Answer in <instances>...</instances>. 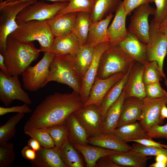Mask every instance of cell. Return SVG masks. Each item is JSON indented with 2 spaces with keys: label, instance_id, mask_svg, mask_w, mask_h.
I'll use <instances>...</instances> for the list:
<instances>
[{
  "label": "cell",
  "instance_id": "680465c9",
  "mask_svg": "<svg viewBox=\"0 0 167 167\" xmlns=\"http://www.w3.org/2000/svg\"><path fill=\"white\" fill-rule=\"evenodd\" d=\"M18 0H6L3 2H10L17 1Z\"/></svg>",
  "mask_w": 167,
  "mask_h": 167
},
{
  "label": "cell",
  "instance_id": "f6af8a7d",
  "mask_svg": "<svg viewBox=\"0 0 167 167\" xmlns=\"http://www.w3.org/2000/svg\"><path fill=\"white\" fill-rule=\"evenodd\" d=\"M155 0H124L123 2L127 15L139 6L146 3L154 2Z\"/></svg>",
  "mask_w": 167,
  "mask_h": 167
},
{
  "label": "cell",
  "instance_id": "f35d334b",
  "mask_svg": "<svg viewBox=\"0 0 167 167\" xmlns=\"http://www.w3.org/2000/svg\"><path fill=\"white\" fill-rule=\"evenodd\" d=\"M24 131L26 135L37 140L42 147L49 148L55 147L53 139L46 128H33Z\"/></svg>",
  "mask_w": 167,
  "mask_h": 167
},
{
  "label": "cell",
  "instance_id": "cb8c5ba5",
  "mask_svg": "<svg viewBox=\"0 0 167 167\" xmlns=\"http://www.w3.org/2000/svg\"><path fill=\"white\" fill-rule=\"evenodd\" d=\"M113 16L112 14L91 25L86 44L91 46L104 42L109 41L107 29L108 25Z\"/></svg>",
  "mask_w": 167,
  "mask_h": 167
},
{
  "label": "cell",
  "instance_id": "ffe728a7",
  "mask_svg": "<svg viewBox=\"0 0 167 167\" xmlns=\"http://www.w3.org/2000/svg\"><path fill=\"white\" fill-rule=\"evenodd\" d=\"M36 152L35 159L30 161L32 167H66L61 156L60 149L56 147H42Z\"/></svg>",
  "mask_w": 167,
  "mask_h": 167
},
{
  "label": "cell",
  "instance_id": "52a82bcc",
  "mask_svg": "<svg viewBox=\"0 0 167 167\" xmlns=\"http://www.w3.org/2000/svg\"><path fill=\"white\" fill-rule=\"evenodd\" d=\"M44 53L35 65L29 66L21 75L23 87L30 92L36 91L47 84L50 66L54 54L51 52Z\"/></svg>",
  "mask_w": 167,
  "mask_h": 167
},
{
  "label": "cell",
  "instance_id": "f5cc1de1",
  "mask_svg": "<svg viewBox=\"0 0 167 167\" xmlns=\"http://www.w3.org/2000/svg\"><path fill=\"white\" fill-rule=\"evenodd\" d=\"M160 29L167 35V16L165 19L159 24Z\"/></svg>",
  "mask_w": 167,
  "mask_h": 167
},
{
  "label": "cell",
  "instance_id": "1f68e13d",
  "mask_svg": "<svg viewBox=\"0 0 167 167\" xmlns=\"http://www.w3.org/2000/svg\"><path fill=\"white\" fill-rule=\"evenodd\" d=\"M92 24L90 13L77 12L73 32L79 41L80 46L86 44L89 28Z\"/></svg>",
  "mask_w": 167,
  "mask_h": 167
},
{
  "label": "cell",
  "instance_id": "6f0895ef",
  "mask_svg": "<svg viewBox=\"0 0 167 167\" xmlns=\"http://www.w3.org/2000/svg\"><path fill=\"white\" fill-rule=\"evenodd\" d=\"M30 0H18L19 1H30ZM47 0L49 1H51L52 2H68L69 0Z\"/></svg>",
  "mask_w": 167,
  "mask_h": 167
},
{
  "label": "cell",
  "instance_id": "7402d4cb",
  "mask_svg": "<svg viewBox=\"0 0 167 167\" xmlns=\"http://www.w3.org/2000/svg\"><path fill=\"white\" fill-rule=\"evenodd\" d=\"M142 104V99L137 97H131L125 99L117 127L139 121Z\"/></svg>",
  "mask_w": 167,
  "mask_h": 167
},
{
  "label": "cell",
  "instance_id": "277c9868",
  "mask_svg": "<svg viewBox=\"0 0 167 167\" xmlns=\"http://www.w3.org/2000/svg\"><path fill=\"white\" fill-rule=\"evenodd\" d=\"M75 56L54 55L50 66L47 84L54 81L66 84L79 94L82 77L76 65Z\"/></svg>",
  "mask_w": 167,
  "mask_h": 167
},
{
  "label": "cell",
  "instance_id": "9a60e30c",
  "mask_svg": "<svg viewBox=\"0 0 167 167\" xmlns=\"http://www.w3.org/2000/svg\"><path fill=\"white\" fill-rule=\"evenodd\" d=\"M126 73H117L104 79L96 77L90 90L88 99L83 106L94 104L100 108L102 101L108 91Z\"/></svg>",
  "mask_w": 167,
  "mask_h": 167
},
{
  "label": "cell",
  "instance_id": "681fc988",
  "mask_svg": "<svg viewBox=\"0 0 167 167\" xmlns=\"http://www.w3.org/2000/svg\"><path fill=\"white\" fill-rule=\"evenodd\" d=\"M22 156L30 161L34 160L36 157V152L28 145L24 146L21 151Z\"/></svg>",
  "mask_w": 167,
  "mask_h": 167
},
{
  "label": "cell",
  "instance_id": "30bf717a",
  "mask_svg": "<svg viewBox=\"0 0 167 167\" xmlns=\"http://www.w3.org/2000/svg\"><path fill=\"white\" fill-rule=\"evenodd\" d=\"M19 76H9L0 71V100L6 107L15 100L28 105L32 103L28 95L22 88Z\"/></svg>",
  "mask_w": 167,
  "mask_h": 167
},
{
  "label": "cell",
  "instance_id": "b9f144b4",
  "mask_svg": "<svg viewBox=\"0 0 167 167\" xmlns=\"http://www.w3.org/2000/svg\"><path fill=\"white\" fill-rule=\"evenodd\" d=\"M146 97L150 99H156L167 97V92L161 87L160 82H156L145 85Z\"/></svg>",
  "mask_w": 167,
  "mask_h": 167
},
{
  "label": "cell",
  "instance_id": "6da1fadb",
  "mask_svg": "<svg viewBox=\"0 0 167 167\" xmlns=\"http://www.w3.org/2000/svg\"><path fill=\"white\" fill-rule=\"evenodd\" d=\"M83 105L79 94L73 91L70 93L55 92L49 95L36 107L26 122L24 131L65 122Z\"/></svg>",
  "mask_w": 167,
  "mask_h": 167
},
{
  "label": "cell",
  "instance_id": "db71d44e",
  "mask_svg": "<svg viewBox=\"0 0 167 167\" xmlns=\"http://www.w3.org/2000/svg\"><path fill=\"white\" fill-rule=\"evenodd\" d=\"M161 119L164 121L165 118H167V107L166 105H163L161 109Z\"/></svg>",
  "mask_w": 167,
  "mask_h": 167
},
{
  "label": "cell",
  "instance_id": "d6a6232c",
  "mask_svg": "<svg viewBox=\"0 0 167 167\" xmlns=\"http://www.w3.org/2000/svg\"><path fill=\"white\" fill-rule=\"evenodd\" d=\"M95 51V46L86 44L80 46L75 58L76 65L82 77L92 62Z\"/></svg>",
  "mask_w": 167,
  "mask_h": 167
},
{
  "label": "cell",
  "instance_id": "7bdbcfd3",
  "mask_svg": "<svg viewBox=\"0 0 167 167\" xmlns=\"http://www.w3.org/2000/svg\"><path fill=\"white\" fill-rule=\"evenodd\" d=\"M156 8L153 19L160 24L167 16V0H155Z\"/></svg>",
  "mask_w": 167,
  "mask_h": 167
},
{
  "label": "cell",
  "instance_id": "f546056e",
  "mask_svg": "<svg viewBox=\"0 0 167 167\" xmlns=\"http://www.w3.org/2000/svg\"><path fill=\"white\" fill-rule=\"evenodd\" d=\"M69 133V141L75 144L86 145L88 143L89 135L76 118L74 113L70 115L66 121Z\"/></svg>",
  "mask_w": 167,
  "mask_h": 167
},
{
  "label": "cell",
  "instance_id": "ab89813d",
  "mask_svg": "<svg viewBox=\"0 0 167 167\" xmlns=\"http://www.w3.org/2000/svg\"><path fill=\"white\" fill-rule=\"evenodd\" d=\"M15 154L11 142L0 144V167L9 166L15 161Z\"/></svg>",
  "mask_w": 167,
  "mask_h": 167
},
{
  "label": "cell",
  "instance_id": "ac0fdd59",
  "mask_svg": "<svg viewBox=\"0 0 167 167\" xmlns=\"http://www.w3.org/2000/svg\"><path fill=\"white\" fill-rule=\"evenodd\" d=\"M114 19L107 29L110 44L117 45L127 36L128 31L126 27V20L127 16L123 1L115 11Z\"/></svg>",
  "mask_w": 167,
  "mask_h": 167
},
{
  "label": "cell",
  "instance_id": "4fadbf2b",
  "mask_svg": "<svg viewBox=\"0 0 167 167\" xmlns=\"http://www.w3.org/2000/svg\"><path fill=\"white\" fill-rule=\"evenodd\" d=\"M74 114L89 137L102 133L103 121L99 108L96 105L91 104L83 106Z\"/></svg>",
  "mask_w": 167,
  "mask_h": 167
},
{
  "label": "cell",
  "instance_id": "d6986e66",
  "mask_svg": "<svg viewBox=\"0 0 167 167\" xmlns=\"http://www.w3.org/2000/svg\"><path fill=\"white\" fill-rule=\"evenodd\" d=\"M77 12L56 15L47 21L55 37L69 34L73 31Z\"/></svg>",
  "mask_w": 167,
  "mask_h": 167
},
{
  "label": "cell",
  "instance_id": "7c38bea8",
  "mask_svg": "<svg viewBox=\"0 0 167 167\" xmlns=\"http://www.w3.org/2000/svg\"><path fill=\"white\" fill-rule=\"evenodd\" d=\"M142 101L139 121L144 130L148 132L153 126L164 123V121L161 118L160 113L162 106L167 105V97L156 99L146 97L142 99Z\"/></svg>",
  "mask_w": 167,
  "mask_h": 167
},
{
  "label": "cell",
  "instance_id": "60d3db41",
  "mask_svg": "<svg viewBox=\"0 0 167 167\" xmlns=\"http://www.w3.org/2000/svg\"><path fill=\"white\" fill-rule=\"evenodd\" d=\"M132 150L146 156H156L162 154L167 156V149L146 146L137 143L133 144Z\"/></svg>",
  "mask_w": 167,
  "mask_h": 167
},
{
  "label": "cell",
  "instance_id": "bcb514c9",
  "mask_svg": "<svg viewBox=\"0 0 167 167\" xmlns=\"http://www.w3.org/2000/svg\"><path fill=\"white\" fill-rule=\"evenodd\" d=\"M32 112V109L28 105L25 103L21 105L14 106L11 107H0V116L11 113L16 112L24 114L30 113Z\"/></svg>",
  "mask_w": 167,
  "mask_h": 167
},
{
  "label": "cell",
  "instance_id": "ee69618b",
  "mask_svg": "<svg viewBox=\"0 0 167 167\" xmlns=\"http://www.w3.org/2000/svg\"><path fill=\"white\" fill-rule=\"evenodd\" d=\"M146 132L150 138L165 139L167 140V123L164 125L155 126Z\"/></svg>",
  "mask_w": 167,
  "mask_h": 167
},
{
  "label": "cell",
  "instance_id": "c3c4849f",
  "mask_svg": "<svg viewBox=\"0 0 167 167\" xmlns=\"http://www.w3.org/2000/svg\"><path fill=\"white\" fill-rule=\"evenodd\" d=\"M96 167H120L112 160L110 155H106L100 158L97 161Z\"/></svg>",
  "mask_w": 167,
  "mask_h": 167
},
{
  "label": "cell",
  "instance_id": "5bb4252c",
  "mask_svg": "<svg viewBox=\"0 0 167 167\" xmlns=\"http://www.w3.org/2000/svg\"><path fill=\"white\" fill-rule=\"evenodd\" d=\"M110 44V41H107L95 46V53L92 62L82 77L81 87L79 95L84 104L88 99L90 90L96 77L101 56Z\"/></svg>",
  "mask_w": 167,
  "mask_h": 167
},
{
  "label": "cell",
  "instance_id": "9f6ffc18",
  "mask_svg": "<svg viewBox=\"0 0 167 167\" xmlns=\"http://www.w3.org/2000/svg\"><path fill=\"white\" fill-rule=\"evenodd\" d=\"M149 167H167V163L161 161H156L150 165Z\"/></svg>",
  "mask_w": 167,
  "mask_h": 167
},
{
  "label": "cell",
  "instance_id": "94428289",
  "mask_svg": "<svg viewBox=\"0 0 167 167\" xmlns=\"http://www.w3.org/2000/svg\"><path fill=\"white\" fill-rule=\"evenodd\" d=\"M5 0H0V2H3L5 1Z\"/></svg>",
  "mask_w": 167,
  "mask_h": 167
},
{
  "label": "cell",
  "instance_id": "8d00e7d4",
  "mask_svg": "<svg viewBox=\"0 0 167 167\" xmlns=\"http://www.w3.org/2000/svg\"><path fill=\"white\" fill-rule=\"evenodd\" d=\"M143 66V78L145 85L162 80L163 77L157 62L155 61H146Z\"/></svg>",
  "mask_w": 167,
  "mask_h": 167
},
{
  "label": "cell",
  "instance_id": "f907efd6",
  "mask_svg": "<svg viewBox=\"0 0 167 167\" xmlns=\"http://www.w3.org/2000/svg\"><path fill=\"white\" fill-rule=\"evenodd\" d=\"M28 145L35 151H39L42 147L39 142L36 139L31 138L28 142Z\"/></svg>",
  "mask_w": 167,
  "mask_h": 167
},
{
  "label": "cell",
  "instance_id": "44dd1931",
  "mask_svg": "<svg viewBox=\"0 0 167 167\" xmlns=\"http://www.w3.org/2000/svg\"><path fill=\"white\" fill-rule=\"evenodd\" d=\"M88 143L105 149L123 152L132 150V146L125 142L113 133L101 134L88 137Z\"/></svg>",
  "mask_w": 167,
  "mask_h": 167
},
{
  "label": "cell",
  "instance_id": "4316f807",
  "mask_svg": "<svg viewBox=\"0 0 167 167\" xmlns=\"http://www.w3.org/2000/svg\"><path fill=\"white\" fill-rule=\"evenodd\" d=\"M110 156L113 161L120 167H145L146 166L147 161L152 157L143 155L132 149L113 154Z\"/></svg>",
  "mask_w": 167,
  "mask_h": 167
},
{
  "label": "cell",
  "instance_id": "e0dca14e",
  "mask_svg": "<svg viewBox=\"0 0 167 167\" xmlns=\"http://www.w3.org/2000/svg\"><path fill=\"white\" fill-rule=\"evenodd\" d=\"M117 45L135 62L142 64L147 61L146 44L141 42L136 36L128 31L126 37Z\"/></svg>",
  "mask_w": 167,
  "mask_h": 167
},
{
  "label": "cell",
  "instance_id": "83f0119b",
  "mask_svg": "<svg viewBox=\"0 0 167 167\" xmlns=\"http://www.w3.org/2000/svg\"><path fill=\"white\" fill-rule=\"evenodd\" d=\"M112 133L126 143L134 139L150 138L139 121L117 127Z\"/></svg>",
  "mask_w": 167,
  "mask_h": 167
},
{
  "label": "cell",
  "instance_id": "f1b7e54d",
  "mask_svg": "<svg viewBox=\"0 0 167 167\" xmlns=\"http://www.w3.org/2000/svg\"><path fill=\"white\" fill-rule=\"evenodd\" d=\"M94 6L90 13L92 23L102 20L116 11L121 0H94Z\"/></svg>",
  "mask_w": 167,
  "mask_h": 167
},
{
  "label": "cell",
  "instance_id": "5b68a950",
  "mask_svg": "<svg viewBox=\"0 0 167 167\" xmlns=\"http://www.w3.org/2000/svg\"><path fill=\"white\" fill-rule=\"evenodd\" d=\"M135 63L117 45L110 44L101 56L96 77L104 79L117 73H126Z\"/></svg>",
  "mask_w": 167,
  "mask_h": 167
},
{
  "label": "cell",
  "instance_id": "603a6c76",
  "mask_svg": "<svg viewBox=\"0 0 167 167\" xmlns=\"http://www.w3.org/2000/svg\"><path fill=\"white\" fill-rule=\"evenodd\" d=\"M80 46L79 41L72 32L55 37L51 52L57 55L75 56Z\"/></svg>",
  "mask_w": 167,
  "mask_h": 167
},
{
  "label": "cell",
  "instance_id": "9c48e42d",
  "mask_svg": "<svg viewBox=\"0 0 167 167\" xmlns=\"http://www.w3.org/2000/svg\"><path fill=\"white\" fill-rule=\"evenodd\" d=\"M159 24L153 19L149 25V41L146 44L147 61H156L164 79V62L167 54V35L159 29Z\"/></svg>",
  "mask_w": 167,
  "mask_h": 167
},
{
  "label": "cell",
  "instance_id": "11a10c76",
  "mask_svg": "<svg viewBox=\"0 0 167 167\" xmlns=\"http://www.w3.org/2000/svg\"><path fill=\"white\" fill-rule=\"evenodd\" d=\"M156 161H161L167 163V156L162 154H159L156 156Z\"/></svg>",
  "mask_w": 167,
  "mask_h": 167
},
{
  "label": "cell",
  "instance_id": "91938a15",
  "mask_svg": "<svg viewBox=\"0 0 167 167\" xmlns=\"http://www.w3.org/2000/svg\"><path fill=\"white\" fill-rule=\"evenodd\" d=\"M164 84L167 87V79L166 78L165 79Z\"/></svg>",
  "mask_w": 167,
  "mask_h": 167
},
{
  "label": "cell",
  "instance_id": "2e32d148",
  "mask_svg": "<svg viewBox=\"0 0 167 167\" xmlns=\"http://www.w3.org/2000/svg\"><path fill=\"white\" fill-rule=\"evenodd\" d=\"M143 66L142 63L134 64L130 71L123 89L125 99L136 97L142 99L146 97L143 80Z\"/></svg>",
  "mask_w": 167,
  "mask_h": 167
},
{
  "label": "cell",
  "instance_id": "7dc6e473",
  "mask_svg": "<svg viewBox=\"0 0 167 167\" xmlns=\"http://www.w3.org/2000/svg\"><path fill=\"white\" fill-rule=\"evenodd\" d=\"M131 142H135L142 145L150 147L165 148L167 149V145L155 142L151 138H143L131 140Z\"/></svg>",
  "mask_w": 167,
  "mask_h": 167
},
{
  "label": "cell",
  "instance_id": "4dcf8cb0",
  "mask_svg": "<svg viewBox=\"0 0 167 167\" xmlns=\"http://www.w3.org/2000/svg\"><path fill=\"white\" fill-rule=\"evenodd\" d=\"M131 69L126 73L121 79L110 88L104 97L99 108L103 122L107 110L118 99L123 90Z\"/></svg>",
  "mask_w": 167,
  "mask_h": 167
},
{
  "label": "cell",
  "instance_id": "8fae6325",
  "mask_svg": "<svg viewBox=\"0 0 167 167\" xmlns=\"http://www.w3.org/2000/svg\"><path fill=\"white\" fill-rule=\"evenodd\" d=\"M155 8L149 3L142 5L133 11L130 18L128 32L136 36L142 43L147 44L149 41L148 17L154 15Z\"/></svg>",
  "mask_w": 167,
  "mask_h": 167
},
{
  "label": "cell",
  "instance_id": "d4e9b609",
  "mask_svg": "<svg viewBox=\"0 0 167 167\" xmlns=\"http://www.w3.org/2000/svg\"><path fill=\"white\" fill-rule=\"evenodd\" d=\"M125 99V93L123 89L118 99L106 112L103 123L102 133H111L117 128Z\"/></svg>",
  "mask_w": 167,
  "mask_h": 167
},
{
  "label": "cell",
  "instance_id": "ba28073f",
  "mask_svg": "<svg viewBox=\"0 0 167 167\" xmlns=\"http://www.w3.org/2000/svg\"><path fill=\"white\" fill-rule=\"evenodd\" d=\"M68 2H57L50 4L36 0L24 8L18 14L17 23L31 20L47 21L54 17Z\"/></svg>",
  "mask_w": 167,
  "mask_h": 167
},
{
  "label": "cell",
  "instance_id": "7a4b0ae2",
  "mask_svg": "<svg viewBox=\"0 0 167 167\" xmlns=\"http://www.w3.org/2000/svg\"><path fill=\"white\" fill-rule=\"evenodd\" d=\"M40 52L32 42H22L9 36L5 48L0 53L10 76H19L38 58Z\"/></svg>",
  "mask_w": 167,
  "mask_h": 167
},
{
  "label": "cell",
  "instance_id": "816d5d0a",
  "mask_svg": "<svg viewBox=\"0 0 167 167\" xmlns=\"http://www.w3.org/2000/svg\"><path fill=\"white\" fill-rule=\"evenodd\" d=\"M0 67L2 71L6 75L10 76L8 69L4 62V58L2 54L0 53Z\"/></svg>",
  "mask_w": 167,
  "mask_h": 167
},
{
  "label": "cell",
  "instance_id": "3957f363",
  "mask_svg": "<svg viewBox=\"0 0 167 167\" xmlns=\"http://www.w3.org/2000/svg\"><path fill=\"white\" fill-rule=\"evenodd\" d=\"M17 24L18 27L9 36L25 43L38 41L41 52H51L55 37L47 21L31 20Z\"/></svg>",
  "mask_w": 167,
  "mask_h": 167
},
{
  "label": "cell",
  "instance_id": "8992f818",
  "mask_svg": "<svg viewBox=\"0 0 167 167\" xmlns=\"http://www.w3.org/2000/svg\"><path fill=\"white\" fill-rule=\"evenodd\" d=\"M36 0L0 3V52L4 50L7 37L18 27L16 17L25 6Z\"/></svg>",
  "mask_w": 167,
  "mask_h": 167
},
{
  "label": "cell",
  "instance_id": "74e56055",
  "mask_svg": "<svg viewBox=\"0 0 167 167\" xmlns=\"http://www.w3.org/2000/svg\"><path fill=\"white\" fill-rule=\"evenodd\" d=\"M94 5V0H69L67 6L59 11L57 15L78 12L91 13Z\"/></svg>",
  "mask_w": 167,
  "mask_h": 167
},
{
  "label": "cell",
  "instance_id": "d590c367",
  "mask_svg": "<svg viewBox=\"0 0 167 167\" xmlns=\"http://www.w3.org/2000/svg\"><path fill=\"white\" fill-rule=\"evenodd\" d=\"M24 116V113H17L0 126V144L8 142L15 136L16 134L15 126Z\"/></svg>",
  "mask_w": 167,
  "mask_h": 167
},
{
  "label": "cell",
  "instance_id": "484cf974",
  "mask_svg": "<svg viewBox=\"0 0 167 167\" xmlns=\"http://www.w3.org/2000/svg\"><path fill=\"white\" fill-rule=\"evenodd\" d=\"M73 146L83 156L87 167H95L97 161L102 157L121 152L88 144L81 145L75 144Z\"/></svg>",
  "mask_w": 167,
  "mask_h": 167
},
{
  "label": "cell",
  "instance_id": "836d02e7",
  "mask_svg": "<svg viewBox=\"0 0 167 167\" xmlns=\"http://www.w3.org/2000/svg\"><path fill=\"white\" fill-rule=\"evenodd\" d=\"M60 149L61 158L66 167H84L83 161L77 150L69 141Z\"/></svg>",
  "mask_w": 167,
  "mask_h": 167
},
{
  "label": "cell",
  "instance_id": "e575fe53",
  "mask_svg": "<svg viewBox=\"0 0 167 167\" xmlns=\"http://www.w3.org/2000/svg\"><path fill=\"white\" fill-rule=\"evenodd\" d=\"M54 143L55 146L60 149L69 141V131L66 122L46 128Z\"/></svg>",
  "mask_w": 167,
  "mask_h": 167
}]
</instances>
